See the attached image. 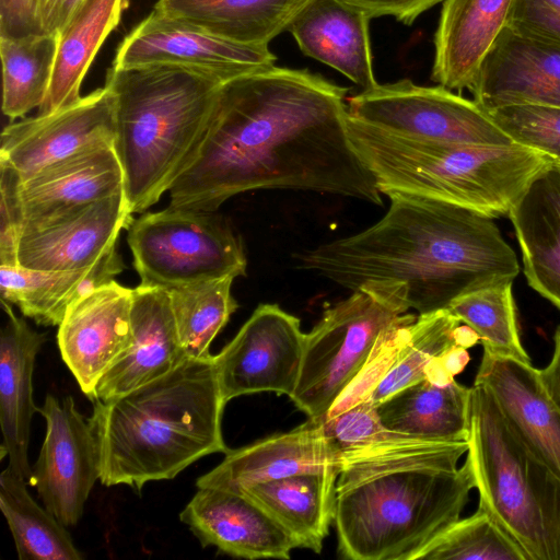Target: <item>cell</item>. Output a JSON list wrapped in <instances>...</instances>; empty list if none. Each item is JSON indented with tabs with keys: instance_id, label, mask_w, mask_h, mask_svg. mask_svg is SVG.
<instances>
[{
	"instance_id": "cell-1",
	"label": "cell",
	"mask_w": 560,
	"mask_h": 560,
	"mask_svg": "<svg viewBox=\"0 0 560 560\" xmlns=\"http://www.w3.org/2000/svg\"><path fill=\"white\" fill-rule=\"evenodd\" d=\"M348 89L276 65L221 84L191 165L170 207L214 212L257 189H296L382 206L375 178L348 131Z\"/></svg>"
},
{
	"instance_id": "cell-2",
	"label": "cell",
	"mask_w": 560,
	"mask_h": 560,
	"mask_svg": "<svg viewBox=\"0 0 560 560\" xmlns=\"http://www.w3.org/2000/svg\"><path fill=\"white\" fill-rule=\"evenodd\" d=\"M386 196L390 205L377 222L296 254L299 267L418 315L517 277L516 254L491 217L402 191Z\"/></svg>"
},
{
	"instance_id": "cell-3",
	"label": "cell",
	"mask_w": 560,
	"mask_h": 560,
	"mask_svg": "<svg viewBox=\"0 0 560 560\" xmlns=\"http://www.w3.org/2000/svg\"><path fill=\"white\" fill-rule=\"evenodd\" d=\"M467 441L390 435L340 452L334 525L352 560H413L460 518L475 481Z\"/></svg>"
},
{
	"instance_id": "cell-4",
	"label": "cell",
	"mask_w": 560,
	"mask_h": 560,
	"mask_svg": "<svg viewBox=\"0 0 560 560\" xmlns=\"http://www.w3.org/2000/svg\"><path fill=\"white\" fill-rule=\"evenodd\" d=\"M89 419L100 456V481L141 491L170 480L201 457L228 453L225 401L213 355L187 358L168 373L108 400H93Z\"/></svg>"
},
{
	"instance_id": "cell-5",
	"label": "cell",
	"mask_w": 560,
	"mask_h": 560,
	"mask_svg": "<svg viewBox=\"0 0 560 560\" xmlns=\"http://www.w3.org/2000/svg\"><path fill=\"white\" fill-rule=\"evenodd\" d=\"M223 82L175 65L112 66L114 149L132 213L143 212L191 165L205 140Z\"/></svg>"
},
{
	"instance_id": "cell-6",
	"label": "cell",
	"mask_w": 560,
	"mask_h": 560,
	"mask_svg": "<svg viewBox=\"0 0 560 560\" xmlns=\"http://www.w3.org/2000/svg\"><path fill=\"white\" fill-rule=\"evenodd\" d=\"M349 136L382 195L402 191L508 215L552 160L527 147L450 144L383 132L348 118Z\"/></svg>"
},
{
	"instance_id": "cell-7",
	"label": "cell",
	"mask_w": 560,
	"mask_h": 560,
	"mask_svg": "<svg viewBox=\"0 0 560 560\" xmlns=\"http://www.w3.org/2000/svg\"><path fill=\"white\" fill-rule=\"evenodd\" d=\"M467 442L479 508L526 560H560V478L514 435L480 384L470 387Z\"/></svg>"
},
{
	"instance_id": "cell-8",
	"label": "cell",
	"mask_w": 560,
	"mask_h": 560,
	"mask_svg": "<svg viewBox=\"0 0 560 560\" xmlns=\"http://www.w3.org/2000/svg\"><path fill=\"white\" fill-rule=\"evenodd\" d=\"M127 230L140 285L171 289L246 276L240 236L213 212L168 206L133 219Z\"/></svg>"
},
{
	"instance_id": "cell-9",
	"label": "cell",
	"mask_w": 560,
	"mask_h": 560,
	"mask_svg": "<svg viewBox=\"0 0 560 560\" xmlns=\"http://www.w3.org/2000/svg\"><path fill=\"white\" fill-rule=\"evenodd\" d=\"M406 314L364 290H354L326 307L305 334L300 376L290 396L295 406L310 419L323 422L381 335Z\"/></svg>"
},
{
	"instance_id": "cell-10",
	"label": "cell",
	"mask_w": 560,
	"mask_h": 560,
	"mask_svg": "<svg viewBox=\"0 0 560 560\" xmlns=\"http://www.w3.org/2000/svg\"><path fill=\"white\" fill-rule=\"evenodd\" d=\"M348 115L383 132L450 144L514 143L475 100L409 79L362 90L348 98Z\"/></svg>"
},
{
	"instance_id": "cell-11",
	"label": "cell",
	"mask_w": 560,
	"mask_h": 560,
	"mask_svg": "<svg viewBox=\"0 0 560 560\" xmlns=\"http://www.w3.org/2000/svg\"><path fill=\"white\" fill-rule=\"evenodd\" d=\"M305 334L300 319L278 304H260L235 337L213 355L225 402L249 394H293L301 371Z\"/></svg>"
},
{
	"instance_id": "cell-12",
	"label": "cell",
	"mask_w": 560,
	"mask_h": 560,
	"mask_svg": "<svg viewBox=\"0 0 560 560\" xmlns=\"http://www.w3.org/2000/svg\"><path fill=\"white\" fill-rule=\"evenodd\" d=\"M276 59L268 45L234 42L153 10L119 44L113 66L175 65L225 82Z\"/></svg>"
},
{
	"instance_id": "cell-13",
	"label": "cell",
	"mask_w": 560,
	"mask_h": 560,
	"mask_svg": "<svg viewBox=\"0 0 560 560\" xmlns=\"http://www.w3.org/2000/svg\"><path fill=\"white\" fill-rule=\"evenodd\" d=\"M38 412L46 421V435L32 467L34 487L61 524L75 526L100 479L96 439L72 396L59 400L48 394Z\"/></svg>"
},
{
	"instance_id": "cell-14",
	"label": "cell",
	"mask_w": 560,
	"mask_h": 560,
	"mask_svg": "<svg viewBox=\"0 0 560 560\" xmlns=\"http://www.w3.org/2000/svg\"><path fill=\"white\" fill-rule=\"evenodd\" d=\"M115 100L108 86L50 114H37L3 128L0 160L22 180L81 151L115 141Z\"/></svg>"
},
{
	"instance_id": "cell-15",
	"label": "cell",
	"mask_w": 560,
	"mask_h": 560,
	"mask_svg": "<svg viewBox=\"0 0 560 560\" xmlns=\"http://www.w3.org/2000/svg\"><path fill=\"white\" fill-rule=\"evenodd\" d=\"M469 91L487 112L511 105L560 108V42L509 24Z\"/></svg>"
},
{
	"instance_id": "cell-16",
	"label": "cell",
	"mask_w": 560,
	"mask_h": 560,
	"mask_svg": "<svg viewBox=\"0 0 560 560\" xmlns=\"http://www.w3.org/2000/svg\"><path fill=\"white\" fill-rule=\"evenodd\" d=\"M124 189L62 215L25 225L18 264L33 270H79L97 262L133 218Z\"/></svg>"
},
{
	"instance_id": "cell-17",
	"label": "cell",
	"mask_w": 560,
	"mask_h": 560,
	"mask_svg": "<svg viewBox=\"0 0 560 560\" xmlns=\"http://www.w3.org/2000/svg\"><path fill=\"white\" fill-rule=\"evenodd\" d=\"M132 292L113 280L72 304L58 325L61 359L90 399L129 343Z\"/></svg>"
},
{
	"instance_id": "cell-18",
	"label": "cell",
	"mask_w": 560,
	"mask_h": 560,
	"mask_svg": "<svg viewBox=\"0 0 560 560\" xmlns=\"http://www.w3.org/2000/svg\"><path fill=\"white\" fill-rule=\"evenodd\" d=\"M202 547L246 559H289L292 537L248 497L218 488H198L179 514Z\"/></svg>"
},
{
	"instance_id": "cell-19",
	"label": "cell",
	"mask_w": 560,
	"mask_h": 560,
	"mask_svg": "<svg viewBox=\"0 0 560 560\" xmlns=\"http://www.w3.org/2000/svg\"><path fill=\"white\" fill-rule=\"evenodd\" d=\"M475 384L493 397L514 435L560 478V408L530 362L483 351Z\"/></svg>"
},
{
	"instance_id": "cell-20",
	"label": "cell",
	"mask_w": 560,
	"mask_h": 560,
	"mask_svg": "<svg viewBox=\"0 0 560 560\" xmlns=\"http://www.w3.org/2000/svg\"><path fill=\"white\" fill-rule=\"evenodd\" d=\"M187 359L168 291L138 285L132 292L131 336L96 385L91 400H108L142 386Z\"/></svg>"
},
{
	"instance_id": "cell-21",
	"label": "cell",
	"mask_w": 560,
	"mask_h": 560,
	"mask_svg": "<svg viewBox=\"0 0 560 560\" xmlns=\"http://www.w3.org/2000/svg\"><path fill=\"white\" fill-rule=\"evenodd\" d=\"M334 469H340V453L326 438L322 422L308 418L289 432L230 450L196 486L240 492L254 483Z\"/></svg>"
},
{
	"instance_id": "cell-22",
	"label": "cell",
	"mask_w": 560,
	"mask_h": 560,
	"mask_svg": "<svg viewBox=\"0 0 560 560\" xmlns=\"http://www.w3.org/2000/svg\"><path fill=\"white\" fill-rule=\"evenodd\" d=\"M122 189L124 173L114 145L86 149L22 180L24 226L62 215Z\"/></svg>"
},
{
	"instance_id": "cell-23",
	"label": "cell",
	"mask_w": 560,
	"mask_h": 560,
	"mask_svg": "<svg viewBox=\"0 0 560 560\" xmlns=\"http://www.w3.org/2000/svg\"><path fill=\"white\" fill-rule=\"evenodd\" d=\"M1 305L8 318L0 336L1 459L8 456V466L34 487L28 463L31 421L38 412L33 399V373L46 335L18 317L10 303L1 300Z\"/></svg>"
},
{
	"instance_id": "cell-24",
	"label": "cell",
	"mask_w": 560,
	"mask_h": 560,
	"mask_svg": "<svg viewBox=\"0 0 560 560\" xmlns=\"http://www.w3.org/2000/svg\"><path fill=\"white\" fill-rule=\"evenodd\" d=\"M514 1L444 0L434 35L432 80L451 91H469L510 23Z\"/></svg>"
},
{
	"instance_id": "cell-25",
	"label": "cell",
	"mask_w": 560,
	"mask_h": 560,
	"mask_svg": "<svg viewBox=\"0 0 560 560\" xmlns=\"http://www.w3.org/2000/svg\"><path fill=\"white\" fill-rule=\"evenodd\" d=\"M371 18L343 0H308L290 22L301 51L368 90L377 84L369 35Z\"/></svg>"
},
{
	"instance_id": "cell-26",
	"label": "cell",
	"mask_w": 560,
	"mask_h": 560,
	"mask_svg": "<svg viewBox=\"0 0 560 560\" xmlns=\"http://www.w3.org/2000/svg\"><path fill=\"white\" fill-rule=\"evenodd\" d=\"M508 217L528 284L560 310V167L540 172Z\"/></svg>"
},
{
	"instance_id": "cell-27",
	"label": "cell",
	"mask_w": 560,
	"mask_h": 560,
	"mask_svg": "<svg viewBox=\"0 0 560 560\" xmlns=\"http://www.w3.org/2000/svg\"><path fill=\"white\" fill-rule=\"evenodd\" d=\"M124 262L112 247L94 265L66 271L0 266L1 300L15 304L38 325L58 326L68 308L93 290L112 282Z\"/></svg>"
},
{
	"instance_id": "cell-28",
	"label": "cell",
	"mask_w": 560,
	"mask_h": 560,
	"mask_svg": "<svg viewBox=\"0 0 560 560\" xmlns=\"http://www.w3.org/2000/svg\"><path fill=\"white\" fill-rule=\"evenodd\" d=\"M339 470L310 471L254 483L242 493L267 511L292 537L296 548L316 553L334 523Z\"/></svg>"
},
{
	"instance_id": "cell-29",
	"label": "cell",
	"mask_w": 560,
	"mask_h": 560,
	"mask_svg": "<svg viewBox=\"0 0 560 560\" xmlns=\"http://www.w3.org/2000/svg\"><path fill=\"white\" fill-rule=\"evenodd\" d=\"M382 424L389 431L434 441H467L470 387L455 381L423 377L378 402Z\"/></svg>"
},
{
	"instance_id": "cell-30",
	"label": "cell",
	"mask_w": 560,
	"mask_h": 560,
	"mask_svg": "<svg viewBox=\"0 0 560 560\" xmlns=\"http://www.w3.org/2000/svg\"><path fill=\"white\" fill-rule=\"evenodd\" d=\"M128 0H83L59 32L54 73L38 114L78 102L83 79L107 36L118 25Z\"/></svg>"
},
{
	"instance_id": "cell-31",
	"label": "cell",
	"mask_w": 560,
	"mask_h": 560,
	"mask_svg": "<svg viewBox=\"0 0 560 560\" xmlns=\"http://www.w3.org/2000/svg\"><path fill=\"white\" fill-rule=\"evenodd\" d=\"M308 0H158L154 11L221 37L268 45Z\"/></svg>"
},
{
	"instance_id": "cell-32",
	"label": "cell",
	"mask_w": 560,
	"mask_h": 560,
	"mask_svg": "<svg viewBox=\"0 0 560 560\" xmlns=\"http://www.w3.org/2000/svg\"><path fill=\"white\" fill-rule=\"evenodd\" d=\"M27 482L9 466L0 476V509L20 560H81L67 527L27 490Z\"/></svg>"
},
{
	"instance_id": "cell-33",
	"label": "cell",
	"mask_w": 560,
	"mask_h": 560,
	"mask_svg": "<svg viewBox=\"0 0 560 560\" xmlns=\"http://www.w3.org/2000/svg\"><path fill=\"white\" fill-rule=\"evenodd\" d=\"M59 33L0 37L2 112L23 117L44 103L55 68Z\"/></svg>"
},
{
	"instance_id": "cell-34",
	"label": "cell",
	"mask_w": 560,
	"mask_h": 560,
	"mask_svg": "<svg viewBox=\"0 0 560 560\" xmlns=\"http://www.w3.org/2000/svg\"><path fill=\"white\" fill-rule=\"evenodd\" d=\"M234 279L222 277L166 289L187 358L211 355L212 340L238 307L231 291Z\"/></svg>"
},
{
	"instance_id": "cell-35",
	"label": "cell",
	"mask_w": 560,
	"mask_h": 560,
	"mask_svg": "<svg viewBox=\"0 0 560 560\" xmlns=\"http://www.w3.org/2000/svg\"><path fill=\"white\" fill-rule=\"evenodd\" d=\"M512 283L466 293L454 300L448 310L477 334L485 352L530 362L518 335Z\"/></svg>"
},
{
	"instance_id": "cell-36",
	"label": "cell",
	"mask_w": 560,
	"mask_h": 560,
	"mask_svg": "<svg viewBox=\"0 0 560 560\" xmlns=\"http://www.w3.org/2000/svg\"><path fill=\"white\" fill-rule=\"evenodd\" d=\"M460 320L448 310L418 315L410 324L401 353L371 400L377 405L398 389L423 377L428 368L455 346Z\"/></svg>"
},
{
	"instance_id": "cell-37",
	"label": "cell",
	"mask_w": 560,
	"mask_h": 560,
	"mask_svg": "<svg viewBox=\"0 0 560 560\" xmlns=\"http://www.w3.org/2000/svg\"><path fill=\"white\" fill-rule=\"evenodd\" d=\"M432 560H526L522 550L482 509L446 527L413 557Z\"/></svg>"
},
{
	"instance_id": "cell-38",
	"label": "cell",
	"mask_w": 560,
	"mask_h": 560,
	"mask_svg": "<svg viewBox=\"0 0 560 560\" xmlns=\"http://www.w3.org/2000/svg\"><path fill=\"white\" fill-rule=\"evenodd\" d=\"M416 318L413 314L407 313L400 322L381 335L361 370L334 402L324 420L330 419L358 404L371 400L377 386L397 362L406 343L409 326Z\"/></svg>"
},
{
	"instance_id": "cell-39",
	"label": "cell",
	"mask_w": 560,
	"mask_h": 560,
	"mask_svg": "<svg viewBox=\"0 0 560 560\" xmlns=\"http://www.w3.org/2000/svg\"><path fill=\"white\" fill-rule=\"evenodd\" d=\"M488 113L514 143L536 150L560 164V108L511 105Z\"/></svg>"
},
{
	"instance_id": "cell-40",
	"label": "cell",
	"mask_w": 560,
	"mask_h": 560,
	"mask_svg": "<svg viewBox=\"0 0 560 560\" xmlns=\"http://www.w3.org/2000/svg\"><path fill=\"white\" fill-rule=\"evenodd\" d=\"M323 431L339 451L382 440L393 433L381 422L372 400L358 404L322 422Z\"/></svg>"
},
{
	"instance_id": "cell-41",
	"label": "cell",
	"mask_w": 560,
	"mask_h": 560,
	"mask_svg": "<svg viewBox=\"0 0 560 560\" xmlns=\"http://www.w3.org/2000/svg\"><path fill=\"white\" fill-rule=\"evenodd\" d=\"M21 183L20 173L0 160V266H19L18 245L24 226Z\"/></svg>"
},
{
	"instance_id": "cell-42",
	"label": "cell",
	"mask_w": 560,
	"mask_h": 560,
	"mask_svg": "<svg viewBox=\"0 0 560 560\" xmlns=\"http://www.w3.org/2000/svg\"><path fill=\"white\" fill-rule=\"evenodd\" d=\"M509 24L560 42V0H515Z\"/></svg>"
},
{
	"instance_id": "cell-43",
	"label": "cell",
	"mask_w": 560,
	"mask_h": 560,
	"mask_svg": "<svg viewBox=\"0 0 560 560\" xmlns=\"http://www.w3.org/2000/svg\"><path fill=\"white\" fill-rule=\"evenodd\" d=\"M42 34L36 0H0V37Z\"/></svg>"
},
{
	"instance_id": "cell-44",
	"label": "cell",
	"mask_w": 560,
	"mask_h": 560,
	"mask_svg": "<svg viewBox=\"0 0 560 560\" xmlns=\"http://www.w3.org/2000/svg\"><path fill=\"white\" fill-rule=\"evenodd\" d=\"M365 12L371 19L392 16L411 25L422 13L442 0H343Z\"/></svg>"
},
{
	"instance_id": "cell-45",
	"label": "cell",
	"mask_w": 560,
	"mask_h": 560,
	"mask_svg": "<svg viewBox=\"0 0 560 560\" xmlns=\"http://www.w3.org/2000/svg\"><path fill=\"white\" fill-rule=\"evenodd\" d=\"M83 0H36L37 21L42 33H59Z\"/></svg>"
},
{
	"instance_id": "cell-46",
	"label": "cell",
	"mask_w": 560,
	"mask_h": 560,
	"mask_svg": "<svg viewBox=\"0 0 560 560\" xmlns=\"http://www.w3.org/2000/svg\"><path fill=\"white\" fill-rule=\"evenodd\" d=\"M555 350L550 363L539 370V377L547 394L560 408V326L555 332Z\"/></svg>"
},
{
	"instance_id": "cell-47",
	"label": "cell",
	"mask_w": 560,
	"mask_h": 560,
	"mask_svg": "<svg viewBox=\"0 0 560 560\" xmlns=\"http://www.w3.org/2000/svg\"><path fill=\"white\" fill-rule=\"evenodd\" d=\"M555 164L560 167V164H557V163H555Z\"/></svg>"
}]
</instances>
